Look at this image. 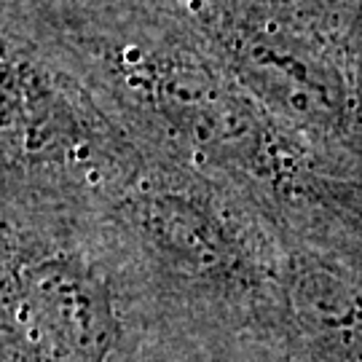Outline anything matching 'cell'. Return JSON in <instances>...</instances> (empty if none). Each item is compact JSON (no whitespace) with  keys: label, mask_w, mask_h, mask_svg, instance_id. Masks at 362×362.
Segmentation results:
<instances>
[{"label":"cell","mask_w":362,"mask_h":362,"mask_svg":"<svg viewBox=\"0 0 362 362\" xmlns=\"http://www.w3.org/2000/svg\"><path fill=\"white\" fill-rule=\"evenodd\" d=\"M16 325L43 362H103L113 317L100 287L76 269L30 272L16 296Z\"/></svg>","instance_id":"obj_1"}]
</instances>
